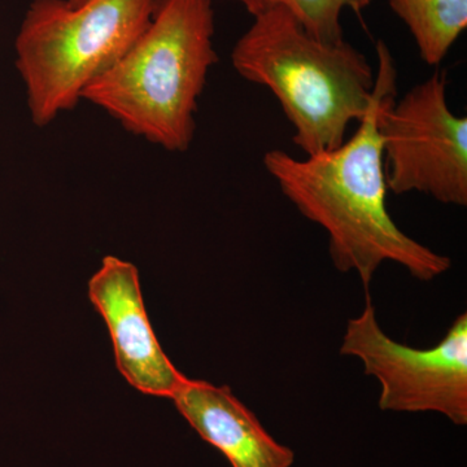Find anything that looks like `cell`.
I'll list each match as a JSON object with an SVG mask.
<instances>
[{
	"label": "cell",
	"instance_id": "7",
	"mask_svg": "<svg viewBox=\"0 0 467 467\" xmlns=\"http://www.w3.org/2000/svg\"><path fill=\"white\" fill-rule=\"evenodd\" d=\"M88 290L109 328L119 374L144 395L171 399L186 377L165 355L150 326L137 266L106 256Z\"/></svg>",
	"mask_w": 467,
	"mask_h": 467
},
{
	"label": "cell",
	"instance_id": "12",
	"mask_svg": "<svg viewBox=\"0 0 467 467\" xmlns=\"http://www.w3.org/2000/svg\"><path fill=\"white\" fill-rule=\"evenodd\" d=\"M72 5H81L84 3L88 2V0H67Z\"/></svg>",
	"mask_w": 467,
	"mask_h": 467
},
{
	"label": "cell",
	"instance_id": "1",
	"mask_svg": "<svg viewBox=\"0 0 467 467\" xmlns=\"http://www.w3.org/2000/svg\"><path fill=\"white\" fill-rule=\"evenodd\" d=\"M379 72L376 98L356 133L337 149L306 160L281 150H267L264 167L304 217L324 227L328 252L339 272H355L368 290L384 263H395L418 281L430 282L451 269L450 257L407 235L387 211L380 101L396 90V67L382 41L377 45Z\"/></svg>",
	"mask_w": 467,
	"mask_h": 467
},
{
	"label": "cell",
	"instance_id": "4",
	"mask_svg": "<svg viewBox=\"0 0 467 467\" xmlns=\"http://www.w3.org/2000/svg\"><path fill=\"white\" fill-rule=\"evenodd\" d=\"M156 0H33L15 41L33 124L75 109L149 26Z\"/></svg>",
	"mask_w": 467,
	"mask_h": 467
},
{
	"label": "cell",
	"instance_id": "6",
	"mask_svg": "<svg viewBox=\"0 0 467 467\" xmlns=\"http://www.w3.org/2000/svg\"><path fill=\"white\" fill-rule=\"evenodd\" d=\"M340 355L361 359L365 373L379 382L382 410L435 411L467 425V313L435 347L417 349L384 333L367 292L361 315L347 324Z\"/></svg>",
	"mask_w": 467,
	"mask_h": 467
},
{
	"label": "cell",
	"instance_id": "8",
	"mask_svg": "<svg viewBox=\"0 0 467 467\" xmlns=\"http://www.w3.org/2000/svg\"><path fill=\"white\" fill-rule=\"evenodd\" d=\"M171 400L202 441L217 448L233 467L294 465V451L276 441L229 386L186 377Z\"/></svg>",
	"mask_w": 467,
	"mask_h": 467
},
{
	"label": "cell",
	"instance_id": "10",
	"mask_svg": "<svg viewBox=\"0 0 467 467\" xmlns=\"http://www.w3.org/2000/svg\"><path fill=\"white\" fill-rule=\"evenodd\" d=\"M371 0H278L299 20L304 29L324 42L342 41L343 27L340 18L344 9L364 11Z\"/></svg>",
	"mask_w": 467,
	"mask_h": 467
},
{
	"label": "cell",
	"instance_id": "3",
	"mask_svg": "<svg viewBox=\"0 0 467 467\" xmlns=\"http://www.w3.org/2000/svg\"><path fill=\"white\" fill-rule=\"evenodd\" d=\"M213 36L212 0H156L142 36L86 88L82 100L129 133L169 152H186L195 137L199 98L218 61Z\"/></svg>",
	"mask_w": 467,
	"mask_h": 467
},
{
	"label": "cell",
	"instance_id": "11",
	"mask_svg": "<svg viewBox=\"0 0 467 467\" xmlns=\"http://www.w3.org/2000/svg\"><path fill=\"white\" fill-rule=\"evenodd\" d=\"M234 2H238L244 5V8L250 12L252 16H256L261 12L278 5V0H234Z\"/></svg>",
	"mask_w": 467,
	"mask_h": 467
},
{
	"label": "cell",
	"instance_id": "5",
	"mask_svg": "<svg viewBox=\"0 0 467 467\" xmlns=\"http://www.w3.org/2000/svg\"><path fill=\"white\" fill-rule=\"evenodd\" d=\"M395 92L378 112L387 189L466 207L467 119L448 107L445 73L436 70L399 101Z\"/></svg>",
	"mask_w": 467,
	"mask_h": 467
},
{
	"label": "cell",
	"instance_id": "2",
	"mask_svg": "<svg viewBox=\"0 0 467 467\" xmlns=\"http://www.w3.org/2000/svg\"><path fill=\"white\" fill-rule=\"evenodd\" d=\"M254 17L234 46V69L273 92L306 156L342 146L348 126L362 121L376 98L368 58L344 39L310 36L285 5Z\"/></svg>",
	"mask_w": 467,
	"mask_h": 467
},
{
	"label": "cell",
	"instance_id": "9",
	"mask_svg": "<svg viewBox=\"0 0 467 467\" xmlns=\"http://www.w3.org/2000/svg\"><path fill=\"white\" fill-rule=\"evenodd\" d=\"M427 66L444 60L467 27V0H389Z\"/></svg>",
	"mask_w": 467,
	"mask_h": 467
}]
</instances>
